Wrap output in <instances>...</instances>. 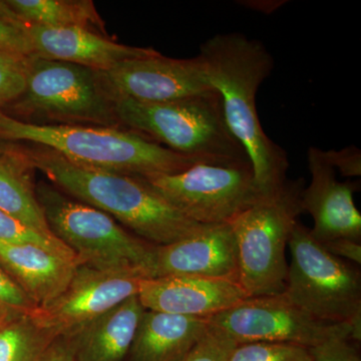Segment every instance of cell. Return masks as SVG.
<instances>
[{"label": "cell", "instance_id": "d6986e66", "mask_svg": "<svg viewBox=\"0 0 361 361\" xmlns=\"http://www.w3.org/2000/svg\"><path fill=\"white\" fill-rule=\"evenodd\" d=\"M209 329L208 318L146 310L125 361H182Z\"/></svg>", "mask_w": 361, "mask_h": 361}, {"label": "cell", "instance_id": "e575fe53", "mask_svg": "<svg viewBox=\"0 0 361 361\" xmlns=\"http://www.w3.org/2000/svg\"><path fill=\"white\" fill-rule=\"evenodd\" d=\"M18 148V146L11 144V142L0 141V155H2V154L11 153V152L16 151Z\"/></svg>", "mask_w": 361, "mask_h": 361}, {"label": "cell", "instance_id": "277c9868", "mask_svg": "<svg viewBox=\"0 0 361 361\" xmlns=\"http://www.w3.org/2000/svg\"><path fill=\"white\" fill-rule=\"evenodd\" d=\"M113 108L121 128L175 153L209 161L249 160L226 123L215 90L166 103L113 99Z\"/></svg>", "mask_w": 361, "mask_h": 361}, {"label": "cell", "instance_id": "7402d4cb", "mask_svg": "<svg viewBox=\"0 0 361 361\" xmlns=\"http://www.w3.org/2000/svg\"><path fill=\"white\" fill-rule=\"evenodd\" d=\"M58 338L33 313H21L0 329V361H47Z\"/></svg>", "mask_w": 361, "mask_h": 361}, {"label": "cell", "instance_id": "5b68a950", "mask_svg": "<svg viewBox=\"0 0 361 361\" xmlns=\"http://www.w3.org/2000/svg\"><path fill=\"white\" fill-rule=\"evenodd\" d=\"M35 193L52 234L75 254L80 265L153 276L157 245L52 184L42 180L35 185Z\"/></svg>", "mask_w": 361, "mask_h": 361}, {"label": "cell", "instance_id": "30bf717a", "mask_svg": "<svg viewBox=\"0 0 361 361\" xmlns=\"http://www.w3.org/2000/svg\"><path fill=\"white\" fill-rule=\"evenodd\" d=\"M210 329L220 330L237 344L281 342L312 348L336 337L355 342L348 323L318 322L289 302L282 294L249 297L229 310L208 318Z\"/></svg>", "mask_w": 361, "mask_h": 361}, {"label": "cell", "instance_id": "d4e9b609", "mask_svg": "<svg viewBox=\"0 0 361 361\" xmlns=\"http://www.w3.org/2000/svg\"><path fill=\"white\" fill-rule=\"evenodd\" d=\"M30 56L0 54V110L23 94Z\"/></svg>", "mask_w": 361, "mask_h": 361}, {"label": "cell", "instance_id": "f1b7e54d", "mask_svg": "<svg viewBox=\"0 0 361 361\" xmlns=\"http://www.w3.org/2000/svg\"><path fill=\"white\" fill-rule=\"evenodd\" d=\"M0 304L16 312L32 314L39 310L25 292L0 266Z\"/></svg>", "mask_w": 361, "mask_h": 361}, {"label": "cell", "instance_id": "3957f363", "mask_svg": "<svg viewBox=\"0 0 361 361\" xmlns=\"http://www.w3.org/2000/svg\"><path fill=\"white\" fill-rule=\"evenodd\" d=\"M0 141L27 142L51 149L92 170L146 178L176 174L199 163L123 128L32 123L0 110Z\"/></svg>", "mask_w": 361, "mask_h": 361}, {"label": "cell", "instance_id": "d6a6232c", "mask_svg": "<svg viewBox=\"0 0 361 361\" xmlns=\"http://www.w3.org/2000/svg\"><path fill=\"white\" fill-rule=\"evenodd\" d=\"M0 20L14 23V25L27 26L20 20L18 13L13 11V7L9 6L7 0H0Z\"/></svg>", "mask_w": 361, "mask_h": 361}, {"label": "cell", "instance_id": "cb8c5ba5", "mask_svg": "<svg viewBox=\"0 0 361 361\" xmlns=\"http://www.w3.org/2000/svg\"><path fill=\"white\" fill-rule=\"evenodd\" d=\"M229 361H312L308 348L281 342H247L233 349Z\"/></svg>", "mask_w": 361, "mask_h": 361}, {"label": "cell", "instance_id": "ac0fdd59", "mask_svg": "<svg viewBox=\"0 0 361 361\" xmlns=\"http://www.w3.org/2000/svg\"><path fill=\"white\" fill-rule=\"evenodd\" d=\"M145 311L134 295L66 336L75 360L125 361Z\"/></svg>", "mask_w": 361, "mask_h": 361}, {"label": "cell", "instance_id": "603a6c76", "mask_svg": "<svg viewBox=\"0 0 361 361\" xmlns=\"http://www.w3.org/2000/svg\"><path fill=\"white\" fill-rule=\"evenodd\" d=\"M0 243L32 244L63 257L78 261L75 254L54 235L37 231L2 210H0Z\"/></svg>", "mask_w": 361, "mask_h": 361}, {"label": "cell", "instance_id": "ffe728a7", "mask_svg": "<svg viewBox=\"0 0 361 361\" xmlns=\"http://www.w3.org/2000/svg\"><path fill=\"white\" fill-rule=\"evenodd\" d=\"M33 168L18 147L0 155V210L44 234H52L37 201Z\"/></svg>", "mask_w": 361, "mask_h": 361}, {"label": "cell", "instance_id": "8fae6325", "mask_svg": "<svg viewBox=\"0 0 361 361\" xmlns=\"http://www.w3.org/2000/svg\"><path fill=\"white\" fill-rule=\"evenodd\" d=\"M97 73L111 101L126 99L140 103H166L214 90L199 56L179 59L159 54L123 61Z\"/></svg>", "mask_w": 361, "mask_h": 361}, {"label": "cell", "instance_id": "7c38bea8", "mask_svg": "<svg viewBox=\"0 0 361 361\" xmlns=\"http://www.w3.org/2000/svg\"><path fill=\"white\" fill-rule=\"evenodd\" d=\"M145 275L137 271L97 270L78 266L66 290L33 315L58 337L80 327L137 295Z\"/></svg>", "mask_w": 361, "mask_h": 361}, {"label": "cell", "instance_id": "4dcf8cb0", "mask_svg": "<svg viewBox=\"0 0 361 361\" xmlns=\"http://www.w3.org/2000/svg\"><path fill=\"white\" fill-rule=\"evenodd\" d=\"M330 254L349 262L361 263V243L348 239H337L322 244Z\"/></svg>", "mask_w": 361, "mask_h": 361}, {"label": "cell", "instance_id": "2e32d148", "mask_svg": "<svg viewBox=\"0 0 361 361\" xmlns=\"http://www.w3.org/2000/svg\"><path fill=\"white\" fill-rule=\"evenodd\" d=\"M33 54L51 61H65L97 71H106L132 59L157 56L151 47H130L84 27H47L28 25Z\"/></svg>", "mask_w": 361, "mask_h": 361}, {"label": "cell", "instance_id": "44dd1931", "mask_svg": "<svg viewBox=\"0 0 361 361\" xmlns=\"http://www.w3.org/2000/svg\"><path fill=\"white\" fill-rule=\"evenodd\" d=\"M27 25L84 27L109 37L92 0H7Z\"/></svg>", "mask_w": 361, "mask_h": 361}, {"label": "cell", "instance_id": "4fadbf2b", "mask_svg": "<svg viewBox=\"0 0 361 361\" xmlns=\"http://www.w3.org/2000/svg\"><path fill=\"white\" fill-rule=\"evenodd\" d=\"M307 161L311 182L303 190L302 209L314 221L313 238L320 244L337 239L361 243V215L353 200L360 184L339 182L322 149L310 147Z\"/></svg>", "mask_w": 361, "mask_h": 361}, {"label": "cell", "instance_id": "7a4b0ae2", "mask_svg": "<svg viewBox=\"0 0 361 361\" xmlns=\"http://www.w3.org/2000/svg\"><path fill=\"white\" fill-rule=\"evenodd\" d=\"M39 170L63 193L94 207L154 245H168L192 236L204 226L186 217L146 180L75 165L51 149H25Z\"/></svg>", "mask_w": 361, "mask_h": 361}, {"label": "cell", "instance_id": "6da1fadb", "mask_svg": "<svg viewBox=\"0 0 361 361\" xmlns=\"http://www.w3.org/2000/svg\"><path fill=\"white\" fill-rule=\"evenodd\" d=\"M198 56L209 84L220 94L226 123L245 149L258 186L263 193H272L287 180L288 157L265 134L256 96L274 59L262 42L236 32L207 39Z\"/></svg>", "mask_w": 361, "mask_h": 361}, {"label": "cell", "instance_id": "8992f818", "mask_svg": "<svg viewBox=\"0 0 361 361\" xmlns=\"http://www.w3.org/2000/svg\"><path fill=\"white\" fill-rule=\"evenodd\" d=\"M304 180H285L230 222L238 251L239 283L249 297L279 295L286 287L285 250L303 213Z\"/></svg>", "mask_w": 361, "mask_h": 361}, {"label": "cell", "instance_id": "836d02e7", "mask_svg": "<svg viewBox=\"0 0 361 361\" xmlns=\"http://www.w3.org/2000/svg\"><path fill=\"white\" fill-rule=\"evenodd\" d=\"M18 314H21V313L16 312V311L0 304V329Z\"/></svg>", "mask_w": 361, "mask_h": 361}, {"label": "cell", "instance_id": "52a82bcc", "mask_svg": "<svg viewBox=\"0 0 361 361\" xmlns=\"http://www.w3.org/2000/svg\"><path fill=\"white\" fill-rule=\"evenodd\" d=\"M291 262L282 295L318 322L348 323L361 341V274L323 248L310 229L296 223L288 241Z\"/></svg>", "mask_w": 361, "mask_h": 361}, {"label": "cell", "instance_id": "1f68e13d", "mask_svg": "<svg viewBox=\"0 0 361 361\" xmlns=\"http://www.w3.org/2000/svg\"><path fill=\"white\" fill-rule=\"evenodd\" d=\"M47 361H77L73 346L66 337H59L54 341Z\"/></svg>", "mask_w": 361, "mask_h": 361}, {"label": "cell", "instance_id": "5bb4252c", "mask_svg": "<svg viewBox=\"0 0 361 361\" xmlns=\"http://www.w3.org/2000/svg\"><path fill=\"white\" fill-rule=\"evenodd\" d=\"M137 297L146 310L201 318L249 298L237 280L191 275L142 279Z\"/></svg>", "mask_w": 361, "mask_h": 361}, {"label": "cell", "instance_id": "9a60e30c", "mask_svg": "<svg viewBox=\"0 0 361 361\" xmlns=\"http://www.w3.org/2000/svg\"><path fill=\"white\" fill-rule=\"evenodd\" d=\"M177 275L239 281L238 251L230 223L205 225L187 238L157 245L152 278Z\"/></svg>", "mask_w": 361, "mask_h": 361}, {"label": "cell", "instance_id": "ba28073f", "mask_svg": "<svg viewBox=\"0 0 361 361\" xmlns=\"http://www.w3.org/2000/svg\"><path fill=\"white\" fill-rule=\"evenodd\" d=\"M11 108L54 125L121 128L97 71L35 54L28 61L25 90Z\"/></svg>", "mask_w": 361, "mask_h": 361}, {"label": "cell", "instance_id": "9c48e42d", "mask_svg": "<svg viewBox=\"0 0 361 361\" xmlns=\"http://www.w3.org/2000/svg\"><path fill=\"white\" fill-rule=\"evenodd\" d=\"M142 179L201 225L230 223L266 195L249 160L199 163L176 174Z\"/></svg>", "mask_w": 361, "mask_h": 361}, {"label": "cell", "instance_id": "f546056e", "mask_svg": "<svg viewBox=\"0 0 361 361\" xmlns=\"http://www.w3.org/2000/svg\"><path fill=\"white\" fill-rule=\"evenodd\" d=\"M324 155L330 165L344 177H360L361 175L360 149L356 147H348L341 151H324Z\"/></svg>", "mask_w": 361, "mask_h": 361}, {"label": "cell", "instance_id": "83f0119b", "mask_svg": "<svg viewBox=\"0 0 361 361\" xmlns=\"http://www.w3.org/2000/svg\"><path fill=\"white\" fill-rule=\"evenodd\" d=\"M27 26L0 20V54L32 56L33 49Z\"/></svg>", "mask_w": 361, "mask_h": 361}, {"label": "cell", "instance_id": "484cf974", "mask_svg": "<svg viewBox=\"0 0 361 361\" xmlns=\"http://www.w3.org/2000/svg\"><path fill=\"white\" fill-rule=\"evenodd\" d=\"M236 345V342L224 332L209 329L182 361H229Z\"/></svg>", "mask_w": 361, "mask_h": 361}, {"label": "cell", "instance_id": "e0dca14e", "mask_svg": "<svg viewBox=\"0 0 361 361\" xmlns=\"http://www.w3.org/2000/svg\"><path fill=\"white\" fill-rule=\"evenodd\" d=\"M0 266L42 308L66 290L80 264L32 244L0 243Z\"/></svg>", "mask_w": 361, "mask_h": 361}, {"label": "cell", "instance_id": "4316f807", "mask_svg": "<svg viewBox=\"0 0 361 361\" xmlns=\"http://www.w3.org/2000/svg\"><path fill=\"white\" fill-rule=\"evenodd\" d=\"M312 361H361L357 343L346 337H336L308 348Z\"/></svg>", "mask_w": 361, "mask_h": 361}]
</instances>
